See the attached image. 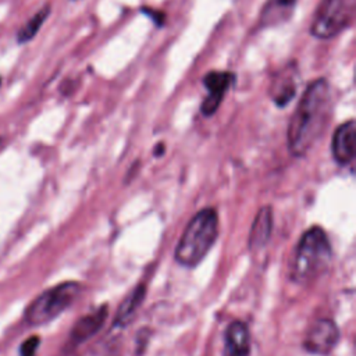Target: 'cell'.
Masks as SVG:
<instances>
[{
	"label": "cell",
	"instance_id": "cell-1",
	"mask_svg": "<svg viewBox=\"0 0 356 356\" xmlns=\"http://www.w3.org/2000/svg\"><path fill=\"white\" fill-rule=\"evenodd\" d=\"M332 104V89L325 78L320 76L306 86L286 131L288 150L295 157L305 156L324 134Z\"/></svg>",
	"mask_w": 356,
	"mask_h": 356
},
{
	"label": "cell",
	"instance_id": "cell-2",
	"mask_svg": "<svg viewBox=\"0 0 356 356\" xmlns=\"http://www.w3.org/2000/svg\"><path fill=\"white\" fill-rule=\"evenodd\" d=\"M218 236V216L211 207L197 211L188 222L175 248V261L184 267L197 266Z\"/></svg>",
	"mask_w": 356,
	"mask_h": 356
},
{
	"label": "cell",
	"instance_id": "cell-3",
	"mask_svg": "<svg viewBox=\"0 0 356 356\" xmlns=\"http://www.w3.org/2000/svg\"><path fill=\"white\" fill-rule=\"evenodd\" d=\"M332 257L331 243L320 227H310L300 236L292 264L291 278L298 284H307L325 271Z\"/></svg>",
	"mask_w": 356,
	"mask_h": 356
},
{
	"label": "cell",
	"instance_id": "cell-4",
	"mask_svg": "<svg viewBox=\"0 0 356 356\" xmlns=\"http://www.w3.org/2000/svg\"><path fill=\"white\" fill-rule=\"evenodd\" d=\"M81 285L75 281H65L49 288L35 298L25 312L29 325H43L65 312L79 296Z\"/></svg>",
	"mask_w": 356,
	"mask_h": 356
},
{
	"label": "cell",
	"instance_id": "cell-5",
	"mask_svg": "<svg viewBox=\"0 0 356 356\" xmlns=\"http://www.w3.org/2000/svg\"><path fill=\"white\" fill-rule=\"evenodd\" d=\"M356 0H321L312 19L309 33L328 40L348 29L355 18Z\"/></svg>",
	"mask_w": 356,
	"mask_h": 356
},
{
	"label": "cell",
	"instance_id": "cell-6",
	"mask_svg": "<svg viewBox=\"0 0 356 356\" xmlns=\"http://www.w3.org/2000/svg\"><path fill=\"white\" fill-rule=\"evenodd\" d=\"M236 81V75L231 71H209L202 82L207 89V96L200 104V113L204 117L216 114L227 92L232 88Z\"/></svg>",
	"mask_w": 356,
	"mask_h": 356
},
{
	"label": "cell",
	"instance_id": "cell-7",
	"mask_svg": "<svg viewBox=\"0 0 356 356\" xmlns=\"http://www.w3.org/2000/svg\"><path fill=\"white\" fill-rule=\"evenodd\" d=\"M339 341L337 324L327 317L317 318L309 328L305 338V348L309 353L325 356L334 350Z\"/></svg>",
	"mask_w": 356,
	"mask_h": 356
},
{
	"label": "cell",
	"instance_id": "cell-8",
	"mask_svg": "<svg viewBox=\"0 0 356 356\" xmlns=\"http://www.w3.org/2000/svg\"><path fill=\"white\" fill-rule=\"evenodd\" d=\"M299 85V68L296 61L286 63L282 68H280L271 79L268 86V96L273 103L284 108L289 104V102L295 97Z\"/></svg>",
	"mask_w": 356,
	"mask_h": 356
},
{
	"label": "cell",
	"instance_id": "cell-9",
	"mask_svg": "<svg viewBox=\"0 0 356 356\" xmlns=\"http://www.w3.org/2000/svg\"><path fill=\"white\" fill-rule=\"evenodd\" d=\"M355 143H356L355 120L342 122L332 135V140H331L332 159L339 165L350 164L355 159Z\"/></svg>",
	"mask_w": 356,
	"mask_h": 356
},
{
	"label": "cell",
	"instance_id": "cell-10",
	"mask_svg": "<svg viewBox=\"0 0 356 356\" xmlns=\"http://www.w3.org/2000/svg\"><path fill=\"white\" fill-rule=\"evenodd\" d=\"M250 353V331L241 321H232L224 332L222 356H249Z\"/></svg>",
	"mask_w": 356,
	"mask_h": 356
},
{
	"label": "cell",
	"instance_id": "cell-11",
	"mask_svg": "<svg viewBox=\"0 0 356 356\" xmlns=\"http://www.w3.org/2000/svg\"><path fill=\"white\" fill-rule=\"evenodd\" d=\"M298 0H267L259 15L260 28H274L286 24L296 7Z\"/></svg>",
	"mask_w": 356,
	"mask_h": 356
},
{
	"label": "cell",
	"instance_id": "cell-12",
	"mask_svg": "<svg viewBox=\"0 0 356 356\" xmlns=\"http://www.w3.org/2000/svg\"><path fill=\"white\" fill-rule=\"evenodd\" d=\"M107 316H108V309L106 305H103V306L97 307L95 312L79 318L71 330V335H70L71 341L74 343L79 345V343L90 339L104 325Z\"/></svg>",
	"mask_w": 356,
	"mask_h": 356
},
{
	"label": "cell",
	"instance_id": "cell-13",
	"mask_svg": "<svg viewBox=\"0 0 356 356\" xmlns=\"http://www.w3.org/2000/svg\"><path fill=\"white\" fill-rule=\"evenodd\" d=\"M273 231V210L270 206H263L256 213L249 232V249L259 250L270 239Z\"/></svg>",
	"mask_w": 356,
	"mask_h": 356
},
{
	"label": "cell",
	"instance_id": "cell-14",
	"mask_svg": "<svg viewBox=\"0 0 356 356\" xmlns=\"http://www.w3.org/2000/svg\"><path fill=\"white\" fill-rule=\"evenodd\" d=\"M145 296H146V285L139 284L138 286H135L131 291V293L121 302V305L115 313L113 325L120 327V328L127 327L132 321V318H134L135 313L138 312L139 306L142 305Z\"/></svg>",
	"mask_w": 356,
	"mask_h": 356
},
{
	"label": "cell",
	"instance_id": "cell-15",
	"mask_svg": "<svg viewBox=\"0 0 356 356\" xmlns=\"http://www.w3.org/2000/svg\"><path fill=\"white\" fill-rule=\"evenodd\" d=\"M51 13V6L50 4H44L43 7H40L18 31L15 35L17 43L18 44H25L28 42H31L38 32L40 31V28L43 26L44 21L49 18Z\"/></svg>",
	"mask_w": 356,
	"mask_h": 356
},
{
	"label": "cell",
	"instance_id": "cell-16",
	"mask_svg": "<svg viewBox=\"0 0 356 356\" xmlns=\"http://www.w3.org/2000/svg\"><path fill=\"white\" fill-rule=\"evenodd\" d=\"M40 345V338L38 335H32L26 338L19 346V356H36V350Z\"/></svg>",
	"mask_w": 356,
	"mask_h": 356
},
{
	"label": "cell",
	"instance_id": "cell-17",
	"mask_svg": "<svg viewBox=\"0 0 356 356\" xmlns=\"http://www.w3.org/2000/svg\"><path fill=\"white\" fill-rule=\"evenodd\" d=\"M142 13H143V14H146L147 17H150L154 25H159V26H160V25H163L164 18H165V15H164L163 13H160V11H154V10H150V8H142Z\"/></svg>",
	"mask_w": 356,
	"mask_h": 356
},
{
	"label": "cell",
	"instance_id": "cell-18",
	"mask_svg": "<svg viewBox=\"0 0 356 356\" xmlns=\"http://www.w3.org/2000/svg\"><path fill=\"white\" fill-rule=\"evenodd\" d=\"M164 150H165L164 145H163V143H159V146L154 147V156H161V154L164 153Z\"/></svg>",
	"mask_w": 356,
	"mask_h": 356
},
{
	"label": "cell",
	"instance_id": "cell-19",
	"mask_svg": "<svg viewBox=\"0 0 356 356\" xmlns=\"http://www.w3.org/2000/svg\"><path fill=\"white\" fill-rule=\"evenodd\" d=\"M0 86H1V76H0Z\"/></svg>",
	"mask_w": 356,
	"mask_h": 356
}]
</instances>
